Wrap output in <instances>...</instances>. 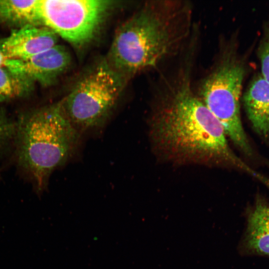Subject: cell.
Wrapping results in <instances>:
<instances>
[{"label": "cell", "mask_w": 269, "mask_h": 269, "mask_svg": "<svg viewBox=\"0 0 269 269\" xmlns=\"http://www.w3.org/2000/svg\"><path fill=\"white\" fill-rule=\"evenodd\" d=\"M5 60V58L0 50V67H2V65H4Z\"/></svg>", "instance_id": "obj_15"}, {"label": "cell", "mask_w": 269, "mask_h": 269, "mask_svg": "<svg viewBox=\"0 0 269 269\" xmlns=\"http://www.w3.org/2000/svg\"><path fill=\"white\" fill-rule=\"evenodd\" d=\"M243 62L235 51H225L203 80L198 97L218 120L226 136L248 155L252 148L242 126L240 100L245 74Z\"/></svg>", "instance_id": "obj_4"}, {"label": "cell", "mask_w": 269, "mask_h": 269, "mask_svg": "<svg viewBox=\"0 0 269 269\" xmlns=\"http://www.w3.org/2000/svg\"><path fill=\"white\" fill-rule=\"evenodd\" d=\"M15 131L16 123L9 120L0 110V150L14 138Z\"/></svg>", "instance_id": "obj_14"}, {"label": "cell", "mask_w": 269, "mask_h": 269, "mask_svg": "<svg viewBox=\"0 0 269 269\" xmlns=\"http://www.w3.org/2000/svg\"><path fill=\"white\" fill-rule=\"evenodd\" d=\"M244 107L254 130L269 137V82L261 73L254 77L243 97Z\"/></svg>", "instance_id": "obj_10"}, {"label": "cell", "mask_w": 269, "mask_h": 269, "mask_svg": "<svg viewBox=\"0 0 269 269\" xmlns=\"http://www.w3.org/2000/svg\"><path fill=\"white\" fill-rule=\"evenodd\" d=\"M123 85L124 77L104 61L81 79L60 103L67 117L81 134L106 124Z\"/></svg>", "instance_id": "obj_5"}, {"label": "cell", "mask_w": 269, "mask_h": 269, "mask_svg": "<svg viewBox=\"0 0 269 269\" xmlns=\"http://www.w3.org/2000/svg\"><path fill=\"white\" fill-rule=\"evenodd\" d=\"M34 84L5 66L0 67V102L29 96L34 89Z\"/></svg>", "instance_id": "obj_12"}, {"label": "cell", "mask_w": 269, "mask_h": 269, "mask_svg": "<svg viewBox=\"0 0 269 269\" xmlns=\"http://www.w3.org/2000/svg\"><path fill=\"white\" fill-rule=\"evenodd\" d=\"M191 21L190 5L183 1L146 4L117 29L107 62L123 77L154 68L178 51Z\"/></svg>", "instance_id": "obj_2"}, {"label": "cell", "mask_w": 269, "mask_h": 269, "mask_svg": "<svg viewBox=\"0 0 269 269\" xmlns=\"http://www.w3.org/2000/svg\"><path fill=\"white\" fill-rule=\"evenodd\" d=\"M71 57L64 46L52 48L26 59H6L4 66L14 73L43 86L54 84L69 67Z\"/></svg>", "instance_id": "obj_7"}, {"label": "cell", "mask_w": 269, "mask_h": 269, "mask_svg": "<svg viewBox=\"0 0 269 269\" xmlns=\"http://www.w3.org/2000/svg\"><path fill=\"white\" fill-rule=\"evenodd\" d=\"M257 53L261 63V74L269 82V17L264 25Z\"/></svg>", "instance_id": "obj_13"}, {"label": "cell", "mask_w": 269, "mask_h": 269, "mask_svg": "<svg viewBox=\"0 0 269 269\" xmlns=\"http://www.w3.org/2000/svg\"><path fill=\"white\" fill-rule=\"evenodd\" d=\"M58 36L45 26H27L13 29L0 39V50L6 59H26L57 44Z\"/></svg>", "instance_id": "obj_8"}, {"label": "cell", "mask_w": 269, "mask_h": 269, "mask_svg": "<svg viewBox=\"0 0 269 269\" xmlns=\"http://www.w3.org/2000/svg\"><path fill=\"white\" fill-rule=\"evenodd\" d=\"M240 249L244 254L269 256V204L259 199L248 212Z\"/></svg>", "instance_id": "obj_9"}, {"label": "cell", "mask_w": 269, "mask_h": 269, "mask_svg": "<svg viewBox=\"0 0 269 269\" xmlns=\"http://www.w3.org/2000/svg\"><path fill=\"white\" fill-rule=\"evenodd\" d=\"M112 4L103 0H39L38 12L43 26L81 47L95 36Z\"/></svg>", "instance_id": "obj_6"}, {"label": "cell", "mask_w": 269, "mask_h": 269, "mask_svg": "<svg viewBox=\"0 0 269 269\" xmlns=\"http://www.w3.org/2000/svg\"><path fill=\"white\" fill-rule=\"evenodd\" d=\"M80 135L60 102L20 116L14 138L16 157L38 194L46 188L53 171L65 164L73 154Z\"/></svg>", "instance_id": "obj_3"}, {"label": "cell", "mask_w": 269, "mask_h": 269, "mask_svg": "<svg viewBox=\"0 0 269 269\" xmlns=\"http://www.w3.org/2000/svg\"><path fill=\"white\" fill-rule=\"evenodd\" d=\"M38 1L0 0V22L14 28L13 29L42 25L38 12Z\"/></svg>", "instance_id": "obj_11"}, {"label": "cell", "mask_w": 269, "mask_h": 269, "mask_svg": "<svg viewBox=\"0 0 269 269\" xmlns=\"http://www.w3.org/2000/svg\"><path fill=\"white\" fill-rule=\"evenodd\" d=\"M190 69L164 80L150 122L155 146L172 159L226 164L255 175L232 151L223 127L194 92Z\"/></svg>", "instance_id": "obj_1"}]
</instances>
